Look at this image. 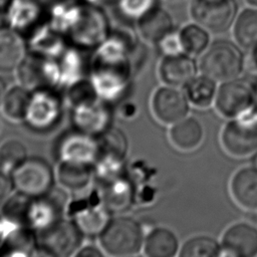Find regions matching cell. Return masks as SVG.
Masks as SVG:
<instances>
[{
	"label": "cell",
	"mask_w": 257,
	"mask_h": 257,
	"mask_svg": "<svg viewBox=\"0 0 257 257\" xmlns=\"http://www.w3.org/2000/svg\"><path fill=\"white\" fill-rule=\"evenodd\" d=\"M98 239L103 252L111 256L135 255L145 242L141 224L126 216L110 219Z\"/></svg>",
	"instance_id": "cell-1"
},
{
	"label": "cell",
	"mask_w": 257,
	"mask_h": 257,
	"mask_svg": "<svg viewBox=\"0 0 257 257\" xmlns=\"http://www.w3.org/2000/svg\"><path fill=\"white\" fill-rule=\"evenodd\" d=\"M63 101L57 89L39 88L31 90L23 122L31 131L47 133L60 121Z\"/></svg>",
	"instance_id": "cell-2"
},
{
	"label": "cell",
	"mask_w": 257,
	"mask_h": 257,
	"mask_svg": "<svg viewBox=\"0 0 257 257\" xmlns=\"http://www.w3.org/2000/svg\"><path fill=\"white\" fill-rule=\"evenodd\" d=\"M244 57L234 43L219 40L212 43L201 59V69L215 80L236 78L243 70Z\"/></svg>",
	"instance_id": "cell-3"
},
{
	"label": "cell",
	"mask_w": 257,
	"mask_h": 257,
	"mask_svg": "<svg viewBox=\"0 0 257 257\" xmlns=\"http://www.w3.org/2000/svg\"><path fill=\"white\" fill-rule=\"evenodd\" d=\"M65 193V190L53 188L43 196L30 197L24 215V225L37 234L65 217L69 203Z\"/></svg>",
	"instance_id": "cell-4"
},
{
	"label": "cell",
	"mask_w": 257,
	"mask_h": 257,
	"mask_svg": "<svg viewBox=\"0 0 257 257\" xmlns=\"http://www.w3.org/2000/svg\"><path fill=\"white\" fill-rule=\"evenodd\" d=\"M83 235L73 221L63 217L48 229L37 233V255L73 256L81 246Z\"/></svg>",
	"instance_id": "cell-5"
},
{
	"label": "cell",
	"mask_w": 257,
	"mask_h": 257,
	"mask_svg": "<svg viewBox=\"0 0 257 257\" xmlns=\"http://www.w3.org/2000/svg\"><path fill=\"white\" fill-rule=\"evenodd\" d=\"M10 178L17 192L29 197H39L53 189L55 174L44 159L27 157L10 174Z\"/></svg>",
	"instance_id": "cell-6"
},
{
	"label": "cell",
	"mask_w": 257,
	"mask_h": 257,
	"mask_svg": "<svg viewBox=\"0 0 257 257\" xmlns=\"http://www.w3.org/2000/svg\"><path fill=\"white\" fill-rule=\"evenodd\" d=\"M110 212L102 204L97 188L88 197L69 201L66 217L70 218L83 236H99L108 224Z\"/></svg>",
	"instance_id": "cell-7"
},
{
	"label": "cell",
	"mask_w": 257,
	"mask_h": 257,
	"mask_svg": "<svg viewBox=\"0 0 257 257\" xmlns=\"http://www.w3.org/2000/svg\"><path fill=\"white\" fill-rule=\"evenodd\" d=\"M18 83L27 89L52 88L59 90V69L57 59H51L27 52L15 69Z\"/></svg>",
	"instance_id": "cell-8"
},
{
	"label": "cell",
	"mask_w": 257,
	"mask_h": 257,
	"mask_svg": "<svg viewBox=\"0 0 257 257\" xmlns=\"http://www.w3.org/2000/svg\"><path fill=\"white\" fill-rule=\"evenodd\" d=\"M226 151L238 157L247 156L257 150V108L252 107L229 121L222 133Z\"/></svg>",
	"instance_id": "cell-9"
},
{
	"label": "cell",
	"mask_w": 257,
	"mask_h": 257,
	"mask_svg": "<svg viewBox=\"0 0 257 257\" xmlns=\"http://www.w3.org/2000/svg\"><path fill=\"white\" fill-rule=\"evenodd\" d=\"M54 154L58 163L92 166L99 155L98 140L73 128L58 138Z\"/></svg>",
	"instance_id": "cell-10"
},
{
	"label": "cell",
	"mask_w": 257,
	"mask_h": 257,
	"mask_svg": "<svg viewBox=\"0 0 257 257\" xmlns=\"http://www.w3.org/2000/svg\"><path fill=\"white\" fill-rule=\"evenodd\" d=\"M128 71V64L90 63L87 79L95 95L108 103L122 95L127 85Z\"/></svg>",
	"instance_id": "cell-11"
},
{
	"label": "cell",
	"mask_w": 257,
	"mask_h": 257,
	"mask_svg": "<svg viewBox=\"0 0 257 257\" xmlns=\"http://www.w3.org/2000/svg\"><path fill=\"white\" fill-rule=\"evenodd\" d=\"M255 96L250 86L240 80H226L216 94V107L230 118L237 117L254 106Z\"/></svg>",
	"instance_id": "cell-12"
},
{
	"label": "cell",
	"mask_w": 257,
	"mask_h": 257,
	"mask_svg": "<svg viewBox=\"0 0 257 257\" xmlns=\"http://www.w3.org/2000/svg\"><path fill=\"white\" fill-rule=\"evenodd\" d=\"M192 13L194 19L203 27L222 32L233 22L236 5L233 0H195Z\"/></svg>",
	"instance_id": "cell-13"
},
{
	"label": "cell",
	"mask_w": 257,
	"mask_h": 257,
	"mask_svg": "<svg viewBox=\"0 0 257 257\" xmlns=\"http://www.w3.org/2000/svg\"><path fill=\"white\" fill-rule=\"evenodd\" d=\"M152 104L157 118L165 123H175L186 117L189 111L187 95L172 85L158 88Z\"/></svg>",
	"instance_id": "cell-14"
},
{
	"label": "cell",
	"mask_w": 257,
	"mask_h": 257,
	"mask_svg": "<svg viewBox=\"0 0 257 257\" xmlns=\"http://www.w3.org/2000/svg\"><path fill=\"white\" fill-rule=\"evenodd\" d=\"M222 247L229 255L241 257L257 255V228L247 223L232 225L223 235Z\"/></svg>",
	"instance_id": "cell-15"
},
{
	"label": "cell",
	"mask_w": 257,
	"mask_h": 257,
	"mask_svg": "<svg viewBox=\"0 0 257 257\" xmlns=\"http://www.w3.org/2000/svg\"><path fill=\"white\" fill-rule=\"evenodd\" d=\"M197 75L195 60L183 53L166 55L160 65V76L163 81L172 86L186 85Z\"/></svg>",
	"instance_id": "cell-16"
},
{
	"label": "cell",
	"mask_w": 257,
	"mask_h": 257,
	"mask_svg": "<svg viewBox=\"0 0 257 257\" xmlns=\"http://www.w3.org/2000/svg\"><path fill=\"white\" fill-rule=\"evenodd\" d=\"M59 69V90H68L85 80L86 62L78 47H67L57 58Z\"/></svg>",
	"instance_id": "cell-17"
},
{
	"label": "cell",
	"mask_w": 257,
	"mask_h": 257,
	"mask_svg": "<svg viewBox=\"0 0 257 257\" xmlns=\"http://www.w3.org/2000/svg\"><path fill=\"white\" fill-rule=\"evenodd\" d=\"M27 44L20 32L0 28V72L15 70L27 54Z\"/></svg>",
	"instance_id": "cell-18"
},
{
	"label": "cell",
	"mask_w": 257,
	"mask_h": 257,
	"mask_svg": "<svg viewBox=\"0 0 257 257\" xmlns=\"http://www.w3.org/2000/svg\"><path fill=\"white\" fill-rule=\"evenodd\" d=\"M97 191L102 204L110 213L122 212L133 202V187L124 176L99 184Z\"/></svg>",
	"instance_id": "cell-19"
},
{
	"label": "cell",
	"mask_w": 257,
	"mask_h": 257,
	"mask_svg": "<svg viewBox=\"0 0 257 257\" xmlns=\"http://www.w3.org/2000/svg\"><path fill=\"white\" fill-rule=\"evenodd\" d=\"M55 177L63 190L75 194L87 190L94 181L92 166L72 163H58Z\"/></svg>",
	"instance_id": "cell-20"
},
{
	"label": "cell",
	"mask_w": 257,
	"mask_h": 257,
	"mask_svg": "<svg viewBox=\"0 0 257 257\" xmlns=\"http://www.w3.org/2000/svg\"><path fill=\"white\" fill-rule=\"evenodd\" d=\"M231 191L238 204L248 210H257V169L243 168L233 177Z\"/></svg>",
	"instance_id": "cell-21"
},
{
	"label": "cell",
	"mask_w": 257,
	"mask_h": 257,
	"mask_svg": "<svg viewBox=\"0 0 257 257\" xmlns=\"http://www.w3.org/2000/svg\"><path fill=\"white\" fill-rule=\"evenodd\" d=\"M203 126L195 117H184L173 123L170 140L179 149L190 151L200 145L203 140Z\"/></svg>",
	"instance_id": "cell-22"
},
{
	"label": "cell",
	"mask_w": 257,
	"mask_h": 257,
	"mask_svg": "<svg viewBox=\"0 0 257 257\" xmlns=\"http://www.w3.org/2000/svg\"><path fill=\"white\" fill-rule=\"evenodd\" d=\"M142 36L152 43H159L172 32V19L162 9H155L144 15L139 23Z\"/></svg>",
	"instance_id": "cell-23"
},
{
	"label": "cell",
	"mask_w": 257,
	"mask_h": 257,
	"mask_svg": "<svg viewBox=\"0 0 257 257\" xmlns=\"http://www.w3.org/2000/svg\"><path fill=\"white\" fill-rule=\"evenodd\" d=\"M144 248L145 253L151 257H172L178 252L179 241L173 231L159 227L149 233Z\"/></svg>",
	"instance_id": "cell-24"
},
{
	"label": "cell",
	"mask_w": 257,
	"mask_h": 257,
	"mask_svg": "<svg viewBox=\"0 0 257 257\" xmlns=\"http://www.w3.org/2000/svg\"><path fill=\"white\" fill-rule=\"evenodd\" d=\"M29 52L43 57L57 59L67 48L57 30L42 29L32 35L27 45Z\"/></svg>",
	"instance_id": "cell-25"
},
{
	"label": "cell",
	"mask_w": 257,
	"mask_h": 257,
	"mask_svg": "<svg viewBox=\"0 0 257 257\" xmlns=\"http://www.w3.org/2000/svg\"><path fill=\"white\" fill-rule=\"evenodd\" d=\"M30 93L29 89L19 83L7 88L0 103L3 115L12 121H23Z\"/></svg>",
	"instance_id": "cell-26"
},
{
	"label": "cell",
	"mask_w": 257,
	"mask_h": 257,
	"mask_svg": "<svg viewBox=\"0 0 257 257\" xmlns=\"http://www.w3.org/2000/svg\"><path fill=\"white\" fill-rule=\"evenodd\" d=\"M216 81L207 74L195 76L186 84L189 102L198 107L209 106L216 97Z\"/></svg>",
	"instance_id": "cell-27"
},
{
	"label": "cell",
	"mask_w": 257,
	"mask_h": 257,
	"mask_svg": "<svg viewBox=\"0 0 257 257\" xmlns=\"http://www.w3.org/2000/svg\"><path fill=\"white\" fill-rule=\"evenodd\" d=\"M234 36L247 49H257V9H246L235 21Z\"/></svg>",
	"instance_id": "cell-28"
},
{
	"label": "cell",
	"mask_w": 257,
	"mask_h": 257,
	"mask_svg": "<svg viewBox=\"0 0 257 257\" xmlns=\"http://www.w3.org/2000/svg\"><path fill=\"white\" fill-rule=\"evenodd\" d=\"M94 181L103 184L123 176V158L107 154L99 153L96 161L92 165Z\"/></svg>",
	"instance_id": "cell-29"
},
{
	"label": "cell",
	"mask_w": 257,
	"mask_h": 257,
	"mask_svg": "<svg viewBox=\"0 0 257 257\" xmlns=\"http://www.w3.org/2000/svg\"><path fill=\"white\" fill-rule=\"evenodd\" d=\"M27 159V150L18 140H6L0 145V168L10 174Z\"/></svg>",
	"instance_id": "cell-30"
},
{
	"label": "cell",
	"mask_w": 257,
	"mask_h": 257,
	"mask_svg": "<svg viewBox=\"0 0 257 257\" xmlns=\"http://www.w3.org/2000/svg\"><path fill=\"white\" fill-rule=\"evenodd\" d=\"M220 244L209 236H196L189 239L182 247L181 257H215L221 254Z\"/></svg>",
	"instance_id": "cell-31"
},
{
	"label": "cell",
	"mask_w": 257,
	"mask_h": 257,
	"mask_svg": "<svg viewBox=\"0 0 257 257\" xmlns=\"http://www.w3.org/2000/svg\"><path fill=\"white\" fill-rule=\"evenodd\" d=\"M183 49L190 54H200L205 51L209 44V34L200 25L191 24L186 26L180 33Z\"/></svg>",
	"instance_id": "cell-32"
},
{
	"label": "cell",
	"mask_w": 257,
	"mask_h": 257,
	"mask_svg": "<svg viewBox=\"0 0 257 257\" xmlns=\"http://www.w3.org/2000/svg\"><path fill=\"white\" fill-rule=\"evenodd\" d=\"M99 144V153H107L124 157L127 149L125 136L116 127L109 126L104 133L97 137Z\"/></svg>",
	"instance_id": "cell-33"
},
{
	"label": "cell",
	"mask_w": 257,
	"mask_h": 257,
	"mask_svg": "<svg viewBox=\"0 0 257 257\" xmlns=\"http://www.w3.org/2000/svg\"><path fill=\"white\" fill-rule=\"evenodd\" d=\"M158 44L165 55L180 53V51L183 49L180 35H175L173 32L164 37Z\"/></svg>",
	"instance_id": "cell-34"
},
{
	"label": "cell",
	"mask_w": 257,
	"mask_h": 257,
	"mask_svg": "<svg viewBox=\"0 0 257 257\" xmlns=\"http://www.w3.org/2000/svg\"><path fill=\"white\" fill-rule=\"evenodd\" d=\"M19 226H22V225L0 214V245L4 242L6 237Z\"/></svg>",
	"instance_id": "cell-35"
},
{
	"label": "cell",
	"mask_w": 257,
	"mask_h": 257,
	"mask_svg": "<svg viewBox=\"0 0 257 257\" xmlns=\"http://www.w3.org/2000/svg\"><path fill=\"white\" fill-rule=\"evenodd\" d=\"M104 255V252L101 248H98L92 244L82 245L77 249L73 256L75 257H101Z\"/></svg>",
	"instance_id": "cell-36"
},
{
	"label": "cell",
	"mask_w": 257,
	"mask_h": 257,
	"mask_svg": "<svg viewBox=\"0 0 257 257\" xmlns=\"http://www.w3.org/2000/svg\"><path fill=\"white\" fill-rule=\"evenodd\" d=\"M12 188L10 176L0 168V204L10 195Z\"/></svg>",
	"instance_id": "cell-37"
},
{
	"label": "cell",
	"mask_w": 257,
	"mask_h": 257,
	"mask_svg": "<svg viewBox=\"0 0 257 257\" xmlns=\"http://www.w3.org/2000/svg\"><path fill=\"white\" fill-rule=\"evenodd\" d=\"M6 89H7L6 84H5L4 80L0 77V103H1V101H2V98H3V96H4V93H5Z\"/></svg>",
	"instance_id": "cell-38"
},
{
	"label": "cell",
	"mask_w": 257,
	"mask_h": 257,
	"mask_svg": "<svg viewBox=\"0 0 257 257\" xmlns=\"http://www.w3.org/2000/svg\"><path fill=\"white\" fill-rule=\"evenodd\" d=\"M250 5L257 7V0H246Z\"/></svg>",
	"instance_id": "cell-39"
},
{
	"label": "cell",
	"mask_w": 257,
	"mask_h": 257,
	"mask_svg": "<svg viewBox=\"0 0 257 257\" xmlns=\"http://www.w3.org/2000/svg\"><path fill=\"white\" fill-rule=\"evenodd\" d=\"M254 167L257 169V154H256V156L254 158Z\"/></svg>",
	"instance_id": "cell-40"
},
{
	"label": "cell",
	"mask_w": 257,
	"mask_h": 257,
	"mask_svg": "<svg viewBox=\"0 0 257 257\" xmlns=\"http://www.w3.org/2000/svg\"><path fill=\"white\" fill-rule=\"evenodd\" d=\"M255 101H256V102H257V95H256V96H255Z\"/></svg>",
	"instance_id": "cell-41"
},
{
	"label": "cell",
	"mask_w": 257,
	"mask_h": 257,
	"mask_svg": "<svg viewBox=\"0 0 257 257\" xmlns=\"http://www.w3.org/2000/svg\"><path fill=\"white\" fill-rule=\"evenodd\" d=\"M257 50V49H256ZM256 57H257V51H256Z\"/></svg>",
	"instance_id": "cell-42"
},
{
	"label": "cell",
	"mask_w": 257,
	"mask_h": 257,
	"mask_svg": "<svg viewBox=\"0 0 257 257\" xmlns=\"http://www.w3.org/2000/svg\"><path fill=\"white\" fill-rule=\"evenodd\" d=\"M0 127H1V125H0Z\"/></svg>",
	"instance_id": "cell-43"
}]
</instances>
